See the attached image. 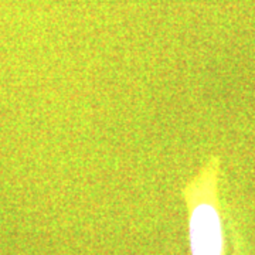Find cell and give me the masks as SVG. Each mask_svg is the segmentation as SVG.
Instances as JSON below:
<instances>
[{"mask_svg":"<svg viewBox=\"0 0 255 255\" xmlns=\"http://www.w3.org/2000/svg\"><path fill=\"white\" fill-rule=\"evenodd\" d=\"M219 159L210 157L184 187L190 255H226V236L219 200Z\"/></svg>","mask_w":255,"mask_h":255,"instance_id":"1","label":"cell"}]
</instances>
